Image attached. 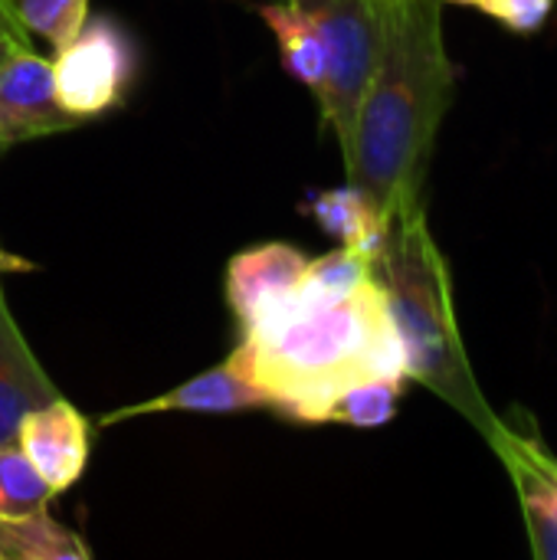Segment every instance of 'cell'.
I'll return each mask as SVG.
<instances>
[{
  "label": "cell",
  "mask_w": 557,
  "mask_h": 560,
  "mask_svg": "<svg viewBox=\"0 0 557 560\" xmlns=\"http://www.w3.org/2000/svg\"><path fill=\"white\" fill-rule=\"evenodd\" d=\"M446 0H381V49L341 148L348 184L391 223L423 203L433 141L453 102Z\"/></svg>",
  "instance_id": "1"
},
{
  "label": "cell",
  "mask_w": 557,
  "mask_h": 560,
  "mask_svg": "<svg viewBox=\"0 0 557 560\" xmlns=\"http://www.w3.org/2000/svg\"><path fill=\"white\" fill-rule=\"evenodd\" d=\"M240 374L276 397V413L292 423H322L332 397L358 381L407 387L404 341L371 276L355 295L295 315L266 335H243L227 358Z\"/></svg>",
  "instance_id": "2"
},
{
  "label": "cell",
  "mask_w": 557,
  "mask_h": 560,
  "mask_svg": "<svg viewBox=\"0 0 557 560\" xmlns=\"http://www.w3.org/2000/svg\"><path fill=\"white\" fill-rule=\"evenodd\" d=\"M374 279L384 289L387 312L404 341L410 381L430 387L483 433L499 436L466 361L453 315L450 272L427 226L423 203L407 207L391 220L384 249L374 262Z\"/></svg>",
  "instance_id": "3"
},
{
  "label": "cell",
  "mask_w": 557,
  "mask_h": 560,
  "mask_svg": "<svg viewBox=\"0 0 557 560\" xmlns=\"http://www.w3.org/2000/svg\"><path fill=\"white\" fill-rule=\"evenodd\" d=\"M318 26L328 72L315 95L325 128L345 148L381 49V0H292Z\"/></svg>",
  "instance_id": "4"
},
{
  "label": "cell",
  "mask_w": 557,
  "mask_h": 560,
  "mask_svg": "<svg viewBox=\"0 0 557 560\" xmlns=\"http://www.w3.org/2000/svg\"><path fill=\"white\" fill-rule=\"evenodd\" d=\"M135 69L138 49L125 23L108 13L89 16L76 39L53 52L56 98L79 121L102 118L125 102Z\"/></svg>",
  "instance_id": "5"
},
{
  "label": "cell",
  "mask_w": 557,
  "mask_h": 560,
  "mask_svg": "<svg viewBox=\"0 0 557 560\" xmlns=\"http://www.w3.org/2000/svg\"><path fill=\"white\" fill-rule=\"evenodd\" d=\"M82 125L72 118L53 85V59L33 46H16L0 59V148L59 135Z\"/></svg>",
  "instance_id": "6"
},
{
  "label": "cell",
  "mask_w": 557,
  "mask_h": 560,
  "mask_svg": "<svg viewBox=\"0 0 557 560\" xmlns=\"http://www.w3.org/2000/svg\"><path fill=\"white\" fill-rule=\"evenodd\" d=\"M16 446L43 476L53 495L69 492L89 469L92 427L76 404L62 394L30 410L16 430Z\"/></svg>",
  "instance_id": "7"
},
{
  "label": "cell",
  "mask_w": 557,
  "mask_h": 560,
  "mask_svg": "<svg viewBox=\"0 0 557 560\" xmlns=\"http://www.w3.org/2000/svg\"><path fill=\"white\" fill-rule=\"evenodd\" d=\"M305 266L309 256L282 240L240 249L227 262V305L233 312L236 331H253L276 305H282L299 285Z\"/></svg>",
  "instance_id": "8"
},
{
  "label": "cell",
  "mask_w": 557,
  "mask_h": 560,
  "mask_svg": "<svg viewBox=\"0 0 557 560\" xmlns=\"http://www.w3.org/2000/svg\"><path fill=\"white\" fill-rule=\"evenodd\" d=\"M253 410L276 413V397L259 384H253L246 374H240L230 361H223L161 397H151L144 404H128L121 410L98 417V427H115L151 413H253Z\"/></svg>",
  "instance_id": "9"
},
{
  "label": "cell",
  "mask_w": 557,
  "mask_h": 560,
  "mask_svg": "<svg viewBox=\"0 0 557 560\" xmlns=\"http://www.w3.org/2000/svg\"><path fill=\"white\" fill-rule=\"evenodd\" d=\"M53 397L59 387L36 361L0 289V443H16L23 417Z\"/></svg>",
  "instance_id": "10"
},
{
  "label": "cell",
  "mask_w": 557,
  "mask_h": 560,
  "mask_svg": "<svg viewBox=\"0 0 557 560\" xmlns=\"http://www.w3.org/2000/svg\"><path fill=\"white\" fill-rule=\"evenodd\" d=\"M302 210L328 236H335L341 246H348V249L361 253L364 259L378 262L391 223L381 220V213L368 203V197L355 184L315 190V194H309V200L302 203Z\"/></svg>",
  "instance_id": "11"
},
{
  "label": "cell",
  "mask_w": 557,
  "mask_h": 560,
  "mask_svg": "<svg viewBox=\"0 0 557 560\" xmlns=\"http://www.w3.org/2000/svg\"><path fill=\"white\" fill-rule=\"evenodd\" d=\"M253 10L272 30L276 43H279L282 69L295 82L312 89V95H318L325 72H328V52H325V43H322L315 20L292 0H279V3L269 0V3H259Z\"/></svg>",
  "instance_id": "12"
},
{
  "label": "cell",
  "mask_w": 557,
  "mask_h": 560,
  "mask_svg": "<svg viewBox=\"0 0 557 560\" xmlns=\"http://www.w3.org/2000/svg\"><path fill=\"white\" fill-rule=\"evenodd\" d=\"M506 456L522 486V502L535 535V548L538 555L557 560V466L548 456H542L535 443H525L519 436H512Z\"/></svg>",
  "instance_id": "13"
},
{
  "label": "cell",
  "mask_w": 557,
  "mask_h": 560,
  "mask_svg": "<svg viewBox=\"0 0 557 560\" xmlns=\"http://www.w3.org/2000/svg\"><path fill=\"white\" fill-rule=\"evenodd\" d=\"M92 548L85 538L46 509L0 518V560H89Z\"/></svg>",
  "instance_id": "14"
},
{
  "label": "cell",
  "mask_w": 557,
  "mask_h": 560,
  "mask_svg": "<svg viewBox=\"0 0 557 560\" xmlns=\"http://www.w3.org/2000/svg\"><path fill=\"white\" fill-rule=\"evenodd\" d=\"M404 387L391 381H358L332 397L322 423H341L355 430H378L397 417Z\"/></svg>",
  "instance_id": "15"
},
{
  "label": "cell",
  "mask_w": 557,
  "mask_h": 560,
  "mask_svg": "<svg viewBox=\"0 0 557 560\" xmlns=\"http://www.w3.org/2000/svg\"><path fill=\"white\" fill-rule=\"evenodd\" d=\"M49 499V486L23 456V450L16 443H0V518L46 509Z\"/></svg>",
  "instance_id": "16"
},
{
  "label": "cell",
  "mask_w": 557,
  "mask_h": 560,
  "mask_svg": "<svg viewBox=\"0 0 557 560\" xmlns=\"http://www.w3.org/2000/svg\"><path fill=\"white\" fill-rule=\"evenodd\" d=\"M13 10L20 26L39 36L53 52L72 43L89 20V0H13Z\"/></svg>",
  "instance_id": "17"
},
{
  "label": "cell",
  "mask_w": 557,
  "mask_h": 560,
  "mask_svg": "<svg viewBox=\"0 0 557 560\" xmlns=\"http://www.w3.org/2000/svg\"><path fill=\"white\" fill-rule=\"evenodd\" d=\"M446 3L473 7V10L499 20L502 26H509L519 36L538 33L548 23L552 10H555V0H446Z\"/></svg>",
  "instance_id": "18"
},
{
  "label": "cell",
  "mask_w": 557,
  "mask_h": 560,
  "mask_svg": "<svg viewBox=\"0 0 557 560\" xmlns=\"http://www.w3.org/2000/svg\"><path fill=\"white\" fill-rule=\"evenodd\" d=\"M0 39H7L13 46H30V33L20 26L13 0H0Z\"/></svg>",
  "instance_id": "19"
},
{
  "label": "cell",
  "mask_w": 557,
  "mask_h": 560,
  "mask_svg": "<svg viewBox=\"0 0 557 560\" xmlns=\"http://www.w3.org/2000/svg\"><path fill=\"white\" fill-rule=\"evenodd\" d=\"M33 269H36V262L23 259V256H16V253H7V249L0 246V276H7V272H33Z\"/></svg>",
  "instance_id": "20"
},
{
  "label": "cell",
  "mask_w": 557,
  "mask_h": 560,
  "mask_svg": "<svg viewBox=\"0 0 557 560\" xmlns=\"http://www.w3.org/2000/svg\"><path fill=\"white\" fill-rule=\"evenodd\" d=\"M10 49H16V46H13V43H7V39H0V59H3V56H7Z\"/></svg>",
  "instance_id": "21"
},
{
  "label": "cell",
  "mask_w": 557,
  "mask_h": 560,
  "mask_svg": "<svg viewBox=\"0 0 557 560\" xmlns=\"http://www.w3.org/2000/svg\"><path fill=\"white\" fill-rule=\"evenodd\" d=\"M0 279H3V276H0Z\"/></svg>",
  "instance_id": "22"
}]
</instances>
